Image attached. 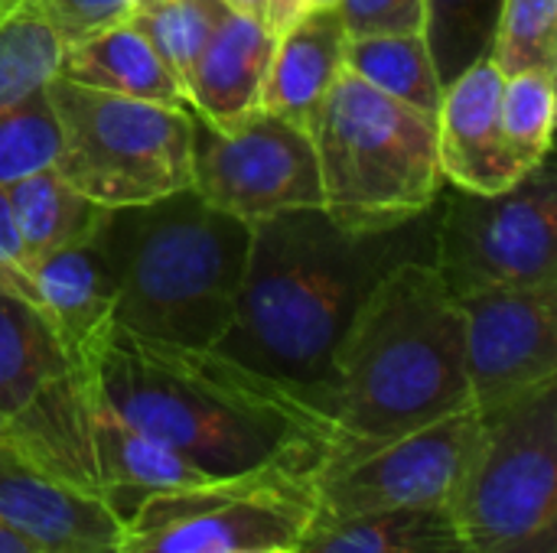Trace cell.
<instances>
[{
  "label": "cell",
  "mask_w": 557,
  "mask_h": 553,
  "mask_svg": "<svg viewBox=\"0 0 557 553\" xmlns=\"http://www.w3.org/2000/svg\"><path fill=\"white\" fill-rule=\"evenodd\" d=\"M248 553H294V548H264V551H248Z\"/></svg>",
  "instance_id": "cell-37"
},
{
  "label": "cell",
  "mask_w": 557,
  "mask_h": 553,
  "mask_svg": "<svg viewBox=\"0 0 557 553\" xmlns=\"http://www.w3.org/2000/svg\"><path fill=\"white\" fill-rule=\"evenodd\" d=\"M434 228L437 202L375 235L343 231L323 209L255 222L235 319L215 352L300 391L330 414L333 355L346 326L392 267L411 257L431 261Z\"/></svg>",
  "instance_id": "cell-2"
},
{
  "label": "cell",
  "mask_w": 557,
  "mask_h": 553,
  "mask_svg": "<svg viewBox=\"0 0 557 553\" xmlns=\"http://www.w3.org/2000/svg\"><path fill=\"white\" fill-rule=\"evenodd\" d=\"M480 433V411L467 407L398 440L323 463L313 476V518L450 508L473 466Z\"/></svg>",
  "instance_id": "cell-11"
},
{
  "label": "cell",
  "mask_w": 557,
  "mask_h": 553,
  "mask_svg": "<svg viewBox=\"0 0 557 553\" xmlns=\"http://www.w3.org/2000/svg\"><path fill=\"white\" fill-rule=\"evenodd\" d=\"M0 521L36 553H117L124 525L91 492L62 482L0 440Z\"/></svg>",
  "instance_id": "cell-14"
},
{
  "label": "cell",
  "mask_w": 557,
  "mask_h": 553,
  "mask_svg": "<svg viewBox=\"0 0 557 553\" xmlns=\"http://www.w3.org/2000/svg\"><path fill=\"white\" fill-rule=\"evenodd\" d=\"M91 443H95L98 495L121 518V525L150 495L212 482L176 450H170L157 437L117 417L95 394V388H91Z\"/></svg>",
  "instance_id": "cell-18"
},
{
  "label": "cell",
  "mask_w": 557,
  "mask_h": 553,
  "mask_svg": "<svg viewBox=\"0 0 557 553\" xmlns=\"http://www.w3.org/2000/svg\"><path fill=\"white\" fill-rule=\"evenodd\" d=\"M55 156L59 124L42 85L0 114V186H13L39 169H52Z\"/></svg>",
  "instance_id": "cell-29"
},
{
  "label": "cell",
  "mask_w": 557,
  "mask_h": 553,
  "mask_svg": "<svg viewBox=\"0 0 557 553\" xmlns=\"http://www.w3.org/2000/svg\"><path fill=\"white\" fill-rule=\"evenodd\" d=\"M450 515L473 553L557 551V381L480 414Z\"/></svg>",
  "instance_id": "cell-8"
},
{
  "label": "cell",
  "mask_w": 557,
  "mask_h": 553,
  "mask_svg": "<svg viewBox=\"0 0 557 553\" xmlns=\"http://www.w3.org/2000/svg\"><path fill=\"white\" fill-rule=\"evenodd\" d=\"M503 134L525 169H535L552 153L555 134V72L506 75L503 85Z\"/></svg>",
  "instance_id": "cell-28"
},
{
  "label": "cell",
  "mask_w": 557,
  "mask_h": 553,
  "mask_svg": "<svg viewBox=\"0 0 557 553\" xmlns=\"http://www.w3.org/2000/svg\"><path fill=\"white\" fill-rule=\"evenodd\" d=\"M473 407L460 297L424 257L392 267L333 355V453L352 456Z\"/></svg>",
  "instance_id": "cell-3"
},
{
  "label": "cell",
  "mask_w": 557,
  "mask_h": 553,
  "mask_svg": "<svg viewBox=\"0 0 557 553\" xmlns=\"http://www.w3.org/2000/svg\"><path fill=\"white\" fill-rule=\"evenodd\" d=\"M490 59L503 75H557V0H503Z\"/></svg>",
  "instance_id": "cell-27"
},
{
  "label": "cell",
  "mask_w": 557,
  "mask_h": 553,
  "mask_svg": "<svg viewBox=\"0 0 557 553\" xmlns=\"http://www.w3.org/2000/svg\"><path fill=\"white\" fill-rule=\"evenodd\" d=\"M431 264L454 297L490 287H555L557 179L552 160L493 196L444 186Z\"/></svg>",
  "instance_id": "cell-10"
},
{
  "label": "cell",
  "mask_w": 557,
  "mask_h": 553,
  "mask_svg": "<svg viewBox=\"0 0 557 553\" xmlns=\"http://www.w3.org/2000/svg\"><path fill=\"white\" fill-rule=\"evenodd\" d=\"M0 417L3 440L29 463L98 495L88 372L72 362L36 300L7 277H0Z\"/></svg>",
  "instance_id": "cell-7"
},
{
  "label": "cell",
  "mask_w": 557,
  "mask_h": 553,
  "mask_svg": "<svg viewBox=\"0 0 557 553\" xmlns=\"http://www.w3.org/2000/svg\"><path fill=\"white\" fill-rule=\"evenodd\" d=\"M134 3L137 0H29V7L49 23L62 49L121 23Z\"/></svg>",
  "instance_id": "cell-30"
},
{
  "label": "cell",
  "mask_w": 557,
  "mask_h": 553,
  "mask_svg": "<svg viewBox=\"0 0 557 553\" xmlns=\"http://www.w3.org/2000/svg\"><path fill=\"white\" fill-rule=\"evenodd\" d=\"M0 277L13 280L16 287H23L29 293V257L23 248V235H20L7 186H0Z\"/></svg>",
  "instance_id": "cell-32"
},
{
  "label": "cell",
  "mask_w": 557,
  "mask_h": 553,
  "mask_svg": "<svg viewBox=\"0 0 557 553\" xmlns=\"http://www.w3.org/2000/svg\"><path fill=\"white\" fill-rule=\"evenodd\" d=\"M29 0H0V23L7 20V16H13L20 7H26Z\"/></svg>",
  "instance_id": "cell-36"
},
{
  "label": "cell",
  "mask_w": 557,
  "mask_h": 553,
  "mask_svg": "<svg viewBox=\"0 0 557 553\" xmlns=\"http://www.w3.org/2000/svg\"><path fill=\"white\" fill-rule=\"evenodd\" d=\"M290 7L294 16H300L304 10H313V7H336V0H284Z\"/></svg>",
  "instance_id": "cell-35"
},
{
  "label": "cell",
  "mask_w": 557,
  "mask_h": 553,
  "mask_svg": "<svg viewBox=\"0 0 557 553\" xmlns=\"http://www.w3.org/2000/svg\"><path fill=\"white\" fill-rule=\"evenodd\" d=\"M503 85L506 75L490 55L444 85L437 108V160L447 186L493 196L529 173L503 134Z\"/></svg>",
  "instance_id": "cell-15"
},
{
  "label": "cell",
  "mask_w": 557,
  "mask_h": 553,
  "mask_svg": "<svg viewBox=\"0 0 557 553\" xmlns=\"http://www.w3.org/2000/svg\"><path fill=\"white\" fill-rule=\"evenodd\" d=\"M55 78L124 98L189 108L176 75L163 65L153 46L124 20L75 46H65L55 65Z\"/></svg>",
  "instance_id": "cell-20"
},
{
  "label": "cell",
  "mask_w": 557,
  "mask_h": 553,
  "mask_svg": "<svg viewBox=\"0 0 557 553\" xmlns=\"http://www.w3.org/2000/svg\"><path fill=\"white\" fill-rule=\"evenodd\" d=\"M95 244L117 284L114 326L189 349H215L228 332L248 267V222L180 189L108 209Z\"/></svg>",
  "instance_id": "cell-4"
},
{
  "label": "cell",
  "mask_w": 557,
  "mask_h": 553,
  "mask_svg": "<svg viewBox=\"0 0 557 553\" xmlns=\"http://www.w3.org/2000/svg\"><path fill=\"white\" fill-rule=\"evenodd\" d=\"M59 124L55 173L101 209L144 205L193 179V111L46 81Z\"/></svg>",
  "instance_id": "cell-6"
},
{
  "label": "cell",
  "mask_w": 557,
  "mask_h": 553,
  "mask_svg": "<svg viewBox=\"0 0 557 553\" xmlns=\"http://www.w3.org/2000/svg\"><path fill=\"white\" fill-rule=\"evenodd\" d=\"M323 212L352 235L424 215L444 192L437 117H428L343 68L310 121Z\"/></svg>",
  "instance_id": "cell-5"
},
{
  "label": "cell",
  "mask_w": 557,
  "mask_h": 553,
  "mask_svg": "<svg viewBox=\"0 0 557 553\" xmlns=\"http://www.w3.org/2000/svg\"><path fill=\"white\" fill-rule=\"evenodd\" d=\"M346 46L349 36L336 7L304 10L277 33L261 108L307 130L346 68Z\"/></svg>",
  "instance_id": "cell-19"
},
{
  "label": "cell",
  "mask_w": 557,
  "mask_h": 553,
  "mask_svg": "<svg viewBox=\"0 0 557 553\" xmlns=\"http://www.w3.org/2000/svg\"><path fill=\"white\" fill-rule=\"evenodd\" d=\"M228 7L251 16V20H258V23H264L271 33H281L290 20H297L284 0H228Z\"/></svg>",
  "instance_id": "cell-33"
},
{
  "label": "cell",
  "mask_w": 557,
  "mask_h": 553,
  "mask_svg": "<svg viewBox=\"0 0 557 553\" xmlns=\"http://www.w3.org/2000/svg\"><path fill=\"white\" fill-rule=\"evenodd\" d=\"M7 437V430H3V417H0V440Z\"/></svg>",
  "instance_id": "cell-38"
},
{
  "label": "cell",
  "mask_w": 557,
  "mask_h": 553,
  "mask_svg": "<svg viewBox=\"0 0 557 553\" xmlns=\"http://www.w3.org/2000/svg\"><path fill=\"white\" fill-rule=\"evenodd\" d=\"M349 39L424 33V0H336Z\"/></svg>",
  "instance_id": "cell-31"
},
{
  "label": "cell",
  "mask_w": 557,
  "mask_h": 553,
  "mask_svg": "<svg viewBox=\"0 0 557 553\" xmlns=\"http://www.w3.org/2000/svg\"><path fill=\"white\" fill-rule=\"evenodd\" d=\"M62 42L26 3L0 23V114L39 91L59 65Z\"/></svg>",
  "instance_id": "cell-26"
},
{
  "label": "cell",
  "mask_w": 557,
  "mask_h": 553,
  "mask_svg": "<svg viewBox=\"0 0 557 553\" xmlns=\"http://www.w3.org/2000/svg\"><path fill=\"white\" fill-rule=\"evenodd\" d=\"M277 33L232 10L202 46L183 85L189 111L215 130H235L261 111Z\"/></svg>",
  "instance_id": "cell-16"
},
{
  "label": "cell",
  "mask_w": 557,
  "mask_h": 553,
  "mask_svg": "<svg viewBox=\"0 0 557 553\" xmlns=\"http://www.w3.org/2000/svg\"><path fill=\"white\" fill-rule=\"evenodd\" d=\"M503 0H424V39L441 85L490 55Z\"/></svg>",
  "instance_id": "cell-25"
},
{
  "label": "cell",
  "mask_w": 557,
  "mask_h": 553,
  "mask_svg": "<svg viewBox=\"0 0 557 553\" xmlns=\"http://www.w3.org/2000/svg\"><path fill=\"white\" fill-rule=\"evenodd\" d=\"M0 553H36L20 535H13L3 521H0Z\"/></svg>",
  "instance_id": "cell-34"
},
{
  "label": "cell",
  "mask_w": 557,
  "mask_h": 553,
  "mask_svg": "<svg viewBox=\"0 0 557 553\" xmlns=\"http://www.w3.org/2000/svg\"><path fill=\"white\" fill-rule=\"evenodd\" d=\"M346 68L375 91L437 117L444 85L437 78L424 33L398 36H362L346 46Z\"/></svg>",
  "instance_id": "cell-23"
},
{
  "label": "cell",
  "mask_w": 557,
  "mask_h": 553,
  "mask_svg": "<svg viewBox=\"0 0 557 553\" xmlns=\"http://www.w3.org/2000/svg\"><path fill=\"white\" fill-rule=\"evenodd\" d=\"M95 394L209 479L271 466L317 473L333 453L330 414L300 391L215 349H189L108 326L85 359Z\"/></svg>",
  "instance_id": "cell-1"
},
{
  "label": "cell",
  "mask_w": 557,
  "mask_h": 553,
  "mask_svg": "<svg viewBox=\"0 0 557 553\" xmlns=\"http://www.w3.org/2000/svg\"><path fill=\"white\" fill-rule=\"evenodd\" d=\"M228 13V0H137L124 23H131L153 46L176 81L186 85L193 62Z\"/></svg>",
  "instance_id": "cell-24"
},
{
  "label": "cell",
  "mask_w": 557,
  "mask_h": 553,
  "mask_svg": "<svg viewBox=\"0 0 557 553\" xmlns=\"http://www.w3.org/2000/svg\"><path fill=\"white\" fill-rule=\"evenodd\" d=\"M7 189L29 264L49 251L91 241L108 215V209L72 189L55 169H39Z\"/></svg>",
  "instance_id": "cell-22"
},
{
  "label": "cell",
  "mask_w": 557,
  "mask_h": 553,
  "mask_svg": "<svg viewBox=\"0 0 557 553\" xmlns=\"http://www.w3.org/2000/svg\"><path fill=\"white\" fill-rule=\"evenodd\" d=\"M189 189L212 209L248 225L300 209H323L310 130L264 108L235 130H215L193 114Z\"/></svg>",
  "instance_id": "cell-12"
},
{
  "label": "cell",
  "mask_w": 557,
  "mask_h": 553,
  "mask_svg": "<svg viewBox=\"0 0 557 553\" xmlns=\"http://www.w3.org/2000/svg\"><path fill=\"white\" fill-rule=\"evenodd\" d=\"M294 553H473L450 508L313 518Z\"/></svg>",
  "instance_id": "cell-21"
},
{
  "label": "cell",
  "mask_w": 557,
  "mask_h": 553,
  "mask_svg": "<svg viewBox=\"0 0 557 553\" xmlns=\"http://www.w3.org/2000/svg\"><path fill=\"white\" fill-rule=\"evenodd\" d=\"M29 293L72 362L85 368L91 345L114 323L117 300L114 271L95 238L36 257L29 264Z\"/></svg>",
  "instance_id": "cell-17"
},
{
  "label": "cell",
  "mask_w": 557,
  "mask_h": 553,
  "mask_svg": "<svg viewBox=\"0 0 557 553\" xmlns=\"http://www.w3.org/2000/svg\"><path fill=\"white\" fill-rule=\"evenodd\" d=\"M470 398L480 414L557 381L555 287H490L460 297Z\"/></svg>",
  "instance_id": "cell-13"
},
{
  "label": "cell",
  "mask_w": 557,
  "mask_h": 553,
  "mask_svg": "<svg viewBox=\"0 0 557 553\" xmlns=\"http://www.w3.org/2000/svg\"><path fill=\"white\" fill-rule=\"evenodd\" d=\"M310 469L271 466L150 495L124 521L117 553H248L297 548L317 515Z\"/></svg>",
  "instance_id": "cell-9"
}]
</instances>
